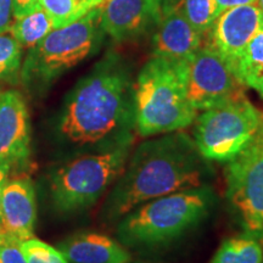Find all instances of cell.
I'll list each match as a JSON object with an SVG mask.
<instances>
[{
  "instance_id": "9a60e30c",
  "label": "cell",
  "mask_w": 263,
  "mask_h": 263,
  "mask_svg": "<svg viewBox=\"0 0 263 263\" xmlns=\"http://www.w3.org/2000/svg\"><path fill=\"white\" fill-rule=\"evenodd\" d=\"M58 249L70 263H129L124 245L97 232H80L62 240Z\"/></svg>"
},
{
  "instance_id": "d6986e66",
  "label": "cell",
  "mask_w": 263,
  "mask_h": 263,
  "mask_svg": "<svg viewBox=\"0 0 263 263\" xmlns=\"http://www.w3.org/2000/svg\"><path fill=\"white\" fill-rule=\"evenodd\" d=\"M179 8L189 24L203 35L219 15L216 0H182Z\"/></svg>"
},
{
  "instance_id": "8fae6325",
  "label": "cell",
  "mask_w": 263,
  "mask_h": 263,
  "mask_svg": "<svg viewBox=\"0 0 263 263\" xmlns=\"http://www.w3.org/2000/svg\"><path fill=\"white\" fill-rule=\"evenodd\" d=\"M31 155V123L18 91L0 93V170L8 174Z\"/></svg>"
},
{
  "instance_id": "83f0119b",
  "label": "cell",
  "mask_w": 263,
  "mask_h": 263,
  "mask_svg": "<svg viewBox=\"0 0 263 263\" xmlns=\"http://www.w3.org/2000/svg\"><path fill=\"white\" fill-rule=\"evenodd\" d=\"M259 241H261V244L263 245V233H262V235H261V238H259Z\"/></svg>"
},
{
  "instance_id": "ffe728a7",
  "label": "cell",
  "mask_w": 263,
  "mask_h": 263,
  "mask_svg": "<svg viewBox=\"0 0 263 263\" xmlns=\"http://www.w3.org/2000/svg\"><path fill=\"white\" fill-rule=\"evenodd\" d=\"M22 47L11 33L0 34V81H15L21 67Z\"/></svg>"
},
{
  "instance_id": "7a4b0ae2",
  "label": "cell",
  "mask_w": 263,
  "mask_h": 263,
  "mask_svg": "<svg viewBox=\"0 0 263 263\" xmlns=\"http://www.w3.org/2000/svg\"><path fill=\"white\" fill-rule=\"evenodd\" d=\"M212 166L183 130L146 138L132 149L126 166L111 186L104 217L120 221L141 203L180 192L209 185Z\"/></svg>"
},
{
  "instance_id": "603a6c76",
  "label": "cell",
  "mask_w": 263,
  "mask_h": 263,
  "mask_svg": "<svg viewBox=\"0 0 263 263\" xmlns=\"http://www.w3.org/2000/svg\"><path fill=\"white\" fill-rule=\"evenodd\" d=\"M12 4V14L15 18H21L24 16L28 15L29 12L34 11L35 9L41 8L39 0H11Z\"/></svg>"
},
{
  "instance_id": "5bb4252c",
  "label": "cell",
  "mask_w": 263,
  "mask_h": 263,
  "mask_svg": "<svg viewBox=\"0 0 263 263\" xmlns=\"http://www.w3.org/2000/svg\"><path fill=\"white\" fill-rule=\"evenodd\" d=\"M35 219L37 203L32 180L22 177L5 182L2 195L3 234L21 242L32 239Z\"/></svg>"
},
{
  "instance_id": "277c9868",
  "label": "cell",
  "mask_w": 263,
  "mask_h": 263,
  "mask_svg": "<svg viewBox=\"0 0 263 263\" xmlns=\"http://www.w3.org/2000/svg\"><path fill=\"white\" fill-rule=\"evenodd\" d=\"M185 91V61L153 57L134 81L137 136L150 138L183 130L197 116Z\"/></svg>"
},
{
  "instance_id": "ba28073f",
  "label": "cell",
  "mask_w": 263,
  "mask_h": 263,
  "mask_svg": "<svg viewBox=\"0 0 263 263\" xmlns=\"http://www.w3.org/2000/svg\"><path fill=\"white\" fill-rule=\"evenodd\" d=\"M226 197L242 233H263V118L252 140L226 163Z\"/></svg>"
},
{
  "instance_id": "7c38bea8",
  "label": "cell",
  "mask_w": 263,
  "mask_h": 263,
  "mask_svg": "<svg viewBox=\"0 0 263 263\" xmlns=\"http://www.w3.org/2000/svg\"><path fill=\"white\" fill-rule=\"evenodd\" d=\"M164 0H103L98 5L100 27L115 42L122 43L144 34L156 25Z\"/></svg>"
},
{
  "instance_id": "52a82bcc",
  "label": "cell",
  "mask_w": 263,
  "mask_h": 263,
  "mask_svg": "<svg viewBox=\"0 0 263 263\" xmlns=\"http://www.w3.org/2000/svg\"><path fill=\"white\" fill-rule=\"evenodd\" d=\"M262 118L263 111L242 95L197 114L193 140L207 161L228 163L252 140Z\"/></svg>"
},
{
  "instance_id": "8992f818",
  "label": "cell",
  "mask_w": 263,
  "mask_h": 263,
  "mask_svg": "<svg viewBox=\"0 0 263 263\" xmlns=\"http://www.w3.org/2000/svg\"><path fill=\"white\" fill-rule=\"evenodd\" d=\"M100 29L98 6L71 24L52 29L29 50L21 71L24 83L49 87L94 51Z\"/></svg>"
},
{
  "instance_id": "7402d4cb",
  "label": "cell",
  "mask_w": 263,
  "mask_h": 263,
  "mask_svg": "<svg viewBox=\"0 0 263 263\" xmlns=\"http://www.w3.org/2000/svg\"><path fill=\"white\" fill-rule=\"evenodd\" d=\"M0 263H27L21 250V241L6 238L0 246Z\"/></svg>"
},
{
  "instance_id": "3957f363",
  "label": "cell",
  "mask_w": 263,
  "mask_h": 263,
  "mask_svg": "<svg viewBox=\"0 0 263 263\" xmlns=\"http://www.w3.org/2000/svg\"><path fill=\"white\" fill-rule=\"evenodd\" d=\"M216 201L215 190L210 185L150 200L118 221V241L132 249L149 250L168 245L205 221Z\"/></svg>"
},
{
  "instance_id": "484cf974",
  "label": "cell",
  "mask_w": 263,
  "mask_h": 263,
  "mask_svg": "<svg viewBox=\"0 0 263 263\" xmlns=\"http://www.w3.org/2000/svg\"><path fill=\"white\" fill-rule=\"evenodd\" d=\"M6 174L4 171L0 170V233H3V224H2V195H3V188L6 182Z\"/></svg>"
},
{
  "instance_id": "9c48e42d",
  "label": "cell",
  "mask_w": 263,
  "mask_h": 263,
  "mask_svg": "<svg viewBox=\"0 0 263 263\" xmlns=\"http://www.w3.org/2000/svg\"><path fill=\"white\" fill-rule=\"evenodd\" d=\"M185 91L194 110L202 112L245 95V87L224 59L203 44L185 61Z\"/></svg>"
},
{
  "instance_id": "e0dca14e",
  "label": "cell",
  "mask_w": 263,
  "mask_h": 263,
  "mask_svg": "<svg viewBox=\"0 0 263 263\" xmlns=\"http://www.w3.org/2000/svg\"><path fill=\"white\" fill-rule=\"evenodd\" d=\"M210 263H263V245L257 238L242 233L226 239Z\"/></svg>"
},
{
  "instance_id": "cb8c5ba5",
  "label": "cell",
  "mask_w": 263,
  "mask_h": 263,
  "mask_svg": "<svg viewBox=\"0 0 263 263\" xmlns=\"http://www.w3.org/2000/svg\"><path fill=\"white\" fill-rule=\"evenodd\" d=\"M12 15L11 0H0V34L10 31Z\"/></svg>"
},
{
  "instance_id": "2e32d148",
  "label": "cell",
  "mask_w": 263,
  "mask_h": 263,
  "mask_svg": "<svg viewBox=\"0 0 263 263\" xmlns=\"http://www.w3.org/2000/svg\"><path fill=\"white\" fill-rule=\"evenodd\" d=\"M233 72L245 88L255 90L263 99V29L236 59Z\"/></svg>"
},
{
  "instance_id": "ac0fdd59",
  "label": "cell",
  "mask_w": 263,
  "mask_h": 263,
  "mask_svg": "<svg viewBox=\"0 0 263 263\" xmlns=\"http://www.w3.org/2000/svg\"><path fill=\"white\" fill-rule=\"evenodd\" d=\"M11 34L22 48L34 47L49 32L54 29V22L44 9L38 8L11 26Z\"/></svg>"
},
{
  "instance_id": "6da1fadb",
  "label": "cell",
  "mask_w": 263,
  "mask_h": 263,
  "mask_svg": "<svg viewBox=\"0 0 263 263\" xmlns=\"http://www.w3.org/2000/svg\"><path fill=\"white\" fill-rule=\"evenodd\" d=\"M71 145L97 151L133 146L134 81L128 65L108 55L72 89L59 122Z\"/></svg>"
},
{
  "instance_id": "4316f807",
  "label": "cell",
  "mask_w": 263,
  "mask_h": 263,
  "mask_svg": "<svg viewBox=\"0 0 263 263\" xmlns=\"http://www.w3.org/2000/svg\"><path fill=\"white\" fill-rule=\"evenodd\" d=\"M256 4H257L259 11H261V14L263 16V0H257V3H256Z\"/></svg>"
},
{
  "instance_id": "30bf717a",
  "label": "cell",
  "mask_w": 263,
  "mask_h": 263,
  "mask_svg": "<svg viewBox=\"0 0 263 263\" xmlns=\"http://www.w3.org/2000/svg\"><path fill=\"white\" fill-rule=\"evenodd\" d=\"M263 29L257 4L242 5L221 12L205 35V44L218 52L233 70L246 45Z\"/></svg>"
},
{
  "instance_id": "d4e9b609",
  "label": "cell",
  "mask_w": 263,
  "mask_h": 263,
  "mask_svg": "<svg viewBox=\"0 0 263 263\" xmlns=\"http://www.w3.org/2000/svg\"><path fill=\"white\" fill-rule=\"evenodd\" d=\"M216 3L218 5L219 14H221V12L226 11V10L236 8V6L256 4L257 0H216Z\"/></svg>"
},
{
  "instance_id": "5b68a950",
  "label": "cell",
  "mask_w": 263,
  "mask_h": 263,
  "mask_svg": "<svg viewBox=\"0 0 263 263\" xmlns=\"http://www.w3.org/2000/svg\"><path fill=\"white\" fill-rule=\"evenodd\" d=\"M133 146L94 151L57 167L49 177V193L59 212L72 213L94 206L121 176Z\"/></svg>"
},
{
  "instance_id": "4fadbf2b",
  "label": "cell",
  "mask_w": 263,
  "mask_h": 263,
  "mask_svg": "<svg viewBox=\"0 0 263 263\" xmlns=\"http://www.w3.org/2000/svg\"><path fill=\"white\" fill-rule=\"evenodd\" d=\"M205 44V35L189 24L179 5L164 0L153 37V57L184 62Z\"/></svg>"
},
{
  "instance_id": "44dd1931",
  "label": "cell",
  "mask_w": 263,
  "mask_h": 263,
  "mask_svg": "<svg viewBox=\"0 0 263 263\" xmlns=\"http://www.w3.org/2000/svg\"><path fill=\"white\" fill-rule=\"evenodd\" d=\"M21 250L27 263H70L60 250L34 238L22 241Z\"/></svg>"
}]
</instances>
